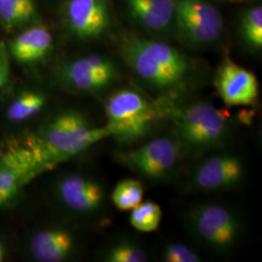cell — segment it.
<instances>
[{
  "instance_id": "6da1fadb",
  "label": "cell",
  "mask_w": 262,
  "mask_h": 262,
  "mask_svg": "<svg viewBox=\"0 0 262 262\" xmlns=\"http://www.w3.org/2000/svg\"><path fill=\"white\" fill-rule=\"evenodd\" d=\"M120 51L133 73L162 94L181 92L193 70L192 62L184 53L157 40L125 35Z\"/></svg>"
},
{
  "instance_id": "7a4b0ae2",
  "label": "cell",
  "mask_w": 262,
  "mask_h": 262,
  "mask_svg": "<svg viewBox=\"0 0 262 262\" xmlns=\"http://www.w3.org/2000/svg\"><path fill=\"white\" fill-rule=\"evenodd\" d=\"M107 137L110 132L105 125L94 126L81 113L71 110L58 115L24 144L45 172Z\"/></svg>"
},
{
  "instance_id": "3957f363",
  "label": "cell",
  "mask_w": 262,
  "mask_h": 262,
  "mask_svg": "<svg viewBox=\"0 0 262 262\" xmlns=\"http://www.w3.org/2000/svg\"><path fill=\"white\" fill-rule=\"evenodd\" d=\"M105 126L119 143L132 144L145 138L156 126L159 108L136 91L123 89L108 98L105 104Z\"/></svg>"
},
{
  "instance_id": "277c9868",
  "label": "cell",
  "mask_w": 262,
  "mask_h": 262,
  "mask_svg": "<svg viewBox=\"0 0 262 262\" xmlns=\"http://www.w3.org/2000/svg\"><path fill=\"white\" fill-rule=\"evenodd\" d=\"M173 121L180 139L190 150L220 145L230 128L228 113L206 102L177 110Z\"/></svg>"
},
{
  "instance_id": "5b68a950",
  "label": "cell",
  "mask_w": 262,
  "mask_h": 262,
  "mask_svg": "<svg viewBox=\"0 0 262 262\" xmlns=\"http://www.w3.org/2000/svg\"><path fill=\"white\" fill-rule=\"evenodd\" d=\"M173 24L181 37L195 46L215 42L224 27L221 12L207 0H175Z\"/></svg>"
},
{
  "instance_id": "8992f818",
  "label": "cell",
  "mask_w": 262,
  "mask_h": 262,
  "mask_svg": "<svg viewBox=\"0 0 262 262\" xmlns=\"http://www.w3.org/2000/svg\"><path fill=\"white\" fill-rule=\"evenodd\" d=\"M117 159L143 178L158 181L167 177L176 167L179 146L170 137H157L134 150L118 152Z\"/></svg>"
},
{
  "instance_id": "52a82bcc",
  "label": "cell",
  "mask_w": 262,
  "mask_h": 262,
  "mask_svg": "<svg viewBox=\"0 0 262 262\" xmlns=\"http://www.w3.org/2000/svg\"><path fill=\"white\" fill-rule=\"evenodd\" d=\"M191 224L200 239L217 250L231 248L240 233L239 222L234 214L217 204H203L194 208L191 212Z\"/></svg>"
},
{
  "instance_id": "ba28073f",
  "label": "cell",
  "mask_w": 262,
  "mask_h": 262,
  "mask_svg": "<svg viewBox=\"0 0 262 262\" xmlns=\"http://www.w3.org/2000/svg\"><path fill=\"white\" fill-rule=\"evenodd\" d=\"M43 169L25 144L12 146L0 155V205L8 202Z\"/></svg>"
},
{
  "instance_id": "9c48e42d",
  "label": "cell",
  "mask_w": 262,
  "mask_h": 262,
  "mask_svg": "<svg viewBox=\"0 0 262 262\" xmlns=\"http://www.w3.org/2000/svg\"><path fill=\"white\" fill-rule=\"evenodd\" d=\"M64 19L77 37L85 40L99 37L112 24L109 0H67Z\"/></svg>"
},
{
  "instance_id": "30bf717a",
  "label": "cell",
  "mask_w": 262,
  "mask_h": 262,
  "mask_svg": "<svg viewBox=\"0 0 262 262\" xmlns=\"http://www.w3.org/2000/svg\"><path fill=\"white\" fill-rule=\"evenodd\" d=\"M118 77V70L111 59L98 55L83 56L67 63L62 69L66 84L81 92L101 91Z\"/></svg>"
},
{
  "instance_id": "8fae6325",
  "label": "cell",
  "mask_w": 262,
  "mask_h": 262,
  "mask_svg": "<svg viewBox=\"0 0 262 262\" xmlns=\"http://www.w3.org/2000/svg\"><path fill=\"white\" fill-rule=\"evenodd\" d=\"M215 84L222 100L230 107L250 106L258 97V82L255 75L228 57L216 72Z\"/></svg>"
},
{
  "instance_id": "7c38bea8",
  "label": "cell",
  "mask_w": 262,
  "mask_h": 262,
  "mask_svg": "<svg viewBox=\"0 0 262 262\" xmlns=\"http://www.w3.org/2000/svg\"><path fill=\"white\" fill-rule=\"evenodd\" d=\"M242 160L230 154L215 155L202 161L194 170L191 183L202 191H217L234 187L243 178Z\"/></svg>"
},
{
  "instance_id": "4fadbf2b",
  "label": "cell",
  "mask_w": 262,
  "mask_h": 262,
  "mask_svg": "<svg viewBox=\"0 0 262 262\" xmlns=\"http://www.w3.org/2000/svg\"><path fill=\"white\" fill-rule=\"evenodd\" d=\"M57 192L64 205L78 213L94 212L103 203V187L93 179L81 175L62 179Z\"/></svg>"
},
{
  "instance_id": "5bb4252c",
  "label": "cell",
  "mask_w": 262,
  "mask_h": 262,
  "mask_svg": "<svg viewBox=\"0 0 262 262\" xmlns=\"http://www.w3.org/2000/svg\"><path fill=\"white\" fill-rule=\"evenodd\" d=\"M53 40L45 26H28L10 42V56L24 64L35 63L47 56L53 48Z\"/></svg>"
},
{
  "instance_id": "9a60e30c",
  "label": "cell",
  "mask_w": 262,
  "mask_h": 262,
  "mask_svg": "<svg viewBox=\"0 0 262 262\" xmlns=\"http://www.w3.org/2000/svg\"><path fill=\"white\" fill-rule=\"evenodd\" d=\"M73 249V235L60 227L41 230L30 242V252L38 261H62L71 254Z\"/></svg>"
},
{
  "instance_id": "2e32d148",
  "label": "cell",
  "mask_w": 262,
  "mask_h": 262,
  "mask_svg": "<svg viewBox=\"0 0 262 262\" xmlns=\"http://www.w3.org/2000/svg\"><path fill=\"white\" fill-rule=\"evenodd\" d=\"M131 17L142 27L156 32L174 23L175 0H124Z\"/></svg>"
},
{
  "instance_id": "e0dca14e",
  "label": "cell",
  "mask_w": 262,
  "mask_h": 262,
  "mask_svg": "<svg viewBox=\"0 0 262 262\" xmlns=\"http://www.w3.org/2000/svg\"><path fill=\"white\" fill-rule=\"evenodd\" d=\"M38 16L34 0H0V25L7 32L31 26Z\"/></svg>"
},
{
  "instance_id": "ac0fdd59",
  "label": "cell",
  "mask_w": 262,
  "mask_h": 262,
  "mask_svg": "<svg viewBox=\"0 0 262 262\" xmlns=\"http://www.w3.org/2000/svg\"><path fill=\"white\" fill-rule=\"evenodd\" d=\"M46 105V96L36 91H25L16 96L6 110L8 121L26 122L35 117Z\"/></svg>"
},
{
  "instance_id": "d6986e66",
  "label": "cell",
  "mask_w": 262,
  "mask_h": 262,
  "mask_svg": "<svg viewBox=\"0 0 262 262\" xmlns=\"http://www.w3.org/2000/svg\"><path fill=\"white\" fill-rule=\"evenodd\" d=\"M144 187L142 183L134 179L122 180L112 192L114 205L120 211H131L143 201Z\"/></svg>"
},
{
  "instance_id": "ffe728a7",
  "label": "cell",
  "mask_w": 262,
  "mask_h": 262,
  "mask_svg": "<svg viewBox=\"0 0 262 262\" xmlns=\"http://www.w3.org/2000/svg\"><path fill=\"white\" fill-rule=\"evenodd\" d=\"M161 216L162 212L159 204L151 201H142L139 205L131 210L129 221L136 230L149 233L159 229Z\"/></svg>"
},
{
  "instance_id": "44dd1931",
  "label": "cell",
  "mask_w": 262,
  "mask_h": 262,
  "mask_svg": "<svg viewBox=\"0 0 262 262\" xmlns=\"http://www.w3.org/2000/svg\"><path fill=\"white\" fill-rule=\"evenodd\" d=\"M242 33L245 41L252 47H262V8L260 5L247 10L242 18Z\"/></svg>"
},
{
  "instance_id": "7402d4cb",
  "label": "cell",
  "mask_w": 262,
  "mask_h": 262,
  "mask_svg": "<svg viewBox=\"0 0 262 262\" xmlns=\"http://www.w3.org/2000/svg\"><path fill=\"white\" fill-rule=\"evenodd\" d=\"M105 260L109 262H144L148 260L147 253L135 244L118 243L111 247L106 253Z\"/></svg>"
},
{
  "instance_id": "603a6c76",
  "label": "cell",
  "mask_w": 262,
  "mask_h": 262,
  "mask_svg": "<svg viewBox=\"0 0 262 262\" xmlns=\"http://www.w3.org/2000/svg\"><path fill=\"white\" fill-rule=\"evenodd\" d=\"M166 262H198L199 256L192 249L182 243H171L163 251Z\"/></svg>"
},
{
  "instance_id": "cb8c5ba5",
  "label": "cell",
  "mask_w": 262,
  "mask_h": 262,
  "mask_svg": "<svg viewBox=\"0 0 262 262\" xmlns=\"http://www.w3.org/2000/svg\"><path fill=\"white\" fill-rule=\"evenodd\" d=\"M8 46L5 42L0 41V90L9 82L11 75V63Z\"/></svg>"
},
{
  "instance_id": "d4e9b609",
  "label": "cell",
  "mask_w": 262,
  "mask_h": 262,
  "mask_svg": "<svg viewBox=\"0 0 262 262\" xmlns=\"http://www.w3.org/2000/svg\"><path fill=\"white\" fill-rule=\"evenodd\" d=\"M7 255V250L4 245V242L0 239V262L3 261Z\"/></svg>"
}]
</instances>
